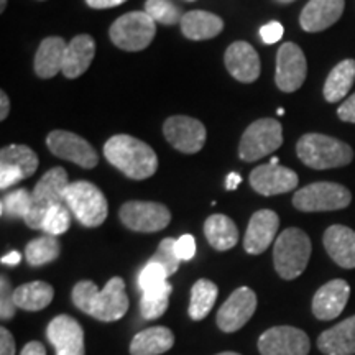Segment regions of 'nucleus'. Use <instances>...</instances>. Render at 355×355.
Segmentation results:
<instances>
[{
    "label": "nucleus",
    "instance_id": "f257e3e1",
    "mask_svg": "<svg viewBox=\"0 0 355 355\" xmlns=\"http://www.w3.org/2000/svg\"><path fill=\"white\" fill-rule=\"evenodd\" d=\"M74 306L102 322H112L125 316L128 311V296L125 283L121 277H114L107 282L104 290L99 291L96 283L84 279L73 288L71 293Z\"/></svg>",
    "mask_w": 355,
    "mask_h": 355
},
{
    "label": "nucleus",
    "instance_id": "f03ea898",
    "mask_svg": "<svg viewBox=\"0 0 355 355\" xmlns=\"http://www.w3.org/2000/svg\"><path fill=\"white\" fill-rule=\"evenodd\" d=\"M104 155L110 165L130 180L144 181L158 170V157L150 145L130 135H114L105 141Z\"/></svg>",
    "mask_w": 355,
    "mask_h": 355
},
{
    "label": "nucleus",
    "instance_id": "7ed1b4c3",
    "mask_svg": "<svg viewBox=\"0 0 355 355\" xmlns=\"http://www.w3.org/2000/svg\"><path fill=\"white\" fill-rule=\"evenodd\" d=\"M296 155L313 170L340 168L354 159V150L347 144L322 133H306L301 137L296 144Z\"/></svg>",
    "mask_w": 355,
    "mask_h": 355
},
{
    "label": "nucleus",
    "instance_id": "20e7f679",
    "mask_svg": "<svg viewBox=\"0 0 355 355\" xmlns=\"http://www.w3.org/2000/svg\"><path fill=\"white\" fill-rule=\"evenodd\" d=\"M311 241L304 230L290 227L278 235L273 247V263L283 279H295L308 266L311 259Z\"/></svg>",
    "mask_w": 355,
    "mask_h": 355
},
{
    "label": "nucleus",
    "instance_id": "39448f33",
    "mask_svg": "<svg viewBox=\"0 0 355 355\" xmlns=\"http://www.w3.org/2000/svg\"><path fill=\"white\" fill-rule=\"evenodd\" d=\"M71 183L68 181V173L64 168H51L42 176L32 193V204L24 217V222L30 229L42 230L46 212L53 206L64 204V193Z\"/></svg>",
    "mask_w": 355,
    "mask_h": 355
},
{
    "label": "nucleus",
    "instance_id": "423d86ee",
    "mask_svg": "<svg viewBox=\"0 0 355 355\" xmlns=\"http://www.w3.org/2000/svg\"><path fill=\"white\" fill-rule=\"evenodd\" d=\"M64 204L86 227H99L107 219V199L96 184L89 181L71 183L64 193Z\"/></svg>",
    "mask_w": 355,
    "mask_h": 355
},
{
    "label": "nucleus",
    "instance_id": "0eeeda50",
    "mask_svg": "<svg viewBox=\"0 0 355 355\" xmlns=\"http://www.w3.org/2000/svg\"><path fill=\"white\" fill-rule=\"evenodd\" d=\"M109 33L112 43L121 50L141 51L153 42L157 26L145 10L128 12L114 21Z\"/></svg>",
    "mask_w": 355,
    "mask_h": 355
},
{
    "label": "nucleus",
    "instance_id": "6e6552de",
    "mask_svg": "<svg viewBox=\"0 0 355 355\" xmlns=\"http://www.w3.org/2000/svg\"><path fill=\"white\" fill-rule=\"evenodd\" d=\"M350 201L352 194L345 186L327 181L304 186L293 196V206L301 212L339 211L347 207Z\"/></svg>",
    "mask_w": 355,
    "mask_h": 355
},
{
    "label": "nucleus",
    "instance_id": "1a4fd4ad",
    "mask_svg": "<svg viewBox=\"0 0 355 355\" xmlns=\"http://www.w3.org/2000/svg\"><path fill=\"white\" fill-rule=\"evenodd\" d=\"M283 144V127L275 119H260L243 132L239 157L243 162H257L266 155L277 152Z\"/></svg>",
    "mask_w": 355,
    "mask_h": 355
},
{
    "label": "nucleus",
    "instance_id": "9d476101",
    "mask_svg": "<svg viewBox=\"0 0 355 355\" xmlns=\"http://www.w3.org/2000/svg\"><path fill=\"white\" fill-rule=\"evenodd\" d=\"M121 220L133 232H159L171 222V212L159 202L128 201L121 207Z\"/></svg>",
    "mask_w": 355,
    "mask_h": 355
},
{
    "label": "nucleus",
    "instance_id": "9b49d317",
    "mask_svg": "<svg viewBox=\"0 0 355 355\" xmlns=\"http://www.w3.org/2000/svg\"><path fill=\"white\" fill-rule=\"evenodd\" d=\"M46 145L55 157L91 170L97 165L99 157L87 140L68 130H53L46 137Z\"/></svg>",
    "mask_w": 355,
    "mask_h": 355
},
{
    "label": "nucleus",
    "instance_id": "f8f14e48",
    "mask_svg": "<svg viewBox=\"0 0 355 355\" xmlns=\"http://www.w3.org/2000/svg\"><path fill=\"white\" fill-rule=\"evenodd\" d=\"M168 144L178 152L186 155H194L202 150L206 144V127L198 119L188 117V115H173L163 125Z\"/></svg>",
    "mask_w": 355,
    "mask_h": 355
},
{
    "label": "nucleus",
    "instance_id": "ddd939ff",
    "mask_svg": "<svg viewBox=\"0 0 355 355\" xmlns=\"http://www.w3.org/2000/svg\"><path fill=\"white\" fill-rule=\"evenodd\" d=\"M306 74H308V63L303 50L291 42L283 43L277 53V73H275V83L279 91H298L306 81Z\"/></svg>",
    "mask_w": 355,
    "mask_h": 355
},
{
    "label": "nucleus",
    "instance_id": "4468645a",
    "mask_svg": "<svg viewBox=\"0 0 355 355\" xmlns=\"http://www.w3.org/2000/svg\"><path fill=\"white\" fill-rule=\"evenodd\" d=\"M309 337L293 326H277L265 331L259 339L261 355H308Z\"/></svg>",
    "mask_w": 355,
    "mask_h": 355
},
{
    "label": "nucleus",
    "instance_id": "2eb2a0df",
    "mask_svg": "<svg viewBox=\"0 0 355 355\" xmlns=\"http://www.w3.org/2000/svg\"><path fill=\"white\" fill-rule=\"evenodd\" d=\"M257 309V295L250 288H237L217 311V327L224 332L242 329Z\"/></svg>",
    "mask_w": 355,
    "mask_h": 355
},
{
    "label": "nucleus",
    "instance_id": "dca6fc26",
    "mask_svg": "<svg viewBox=\"0 0 355 355\" xmlns=\"http://www.w3.org/2000/svg\"><path fill=\"white\" fill-rule=\"evenodd\" d=\"M300 178L290 168L282 165H261L250 173V186L261 196H277L296 189Z\"/></svg>",
    "mask_w": 355,
    "mask_h": 355
},
{
    "label": "nucleus",
    "instance_id": "f3484780",
    "mask_svg": "<svg viewBox=\"0 0 355 355\" xmlns=\"http://www.w3.org/2000/svg\"><path fill=\"white\" fill-rule=\"evenodd\" d=\"M48 340L56 355H84V331L76 319L66 314L56 316L46 327Z\"/></svg>",
    "mask_w": 355,
    "mask_h": 355
},
{
    "label": "nucleus",
    "instance_id": "a211bd4d",
    "mask_svg": "<svg viewBox=\"0 0 355 355\" xmlns=\"http://www.w3.org/2000/svg\"><path fill=\"white\" fill-rule=\"evenodd\" d=\"M279 227V217L277 212L270 209L257 211L252 216L248 227L243 237V248L247 254L250 255H260L263 254L270 243L275 241V235L278 232Z\"/></svg>",
    "mask_w": 355,
    "mask_h": 355
},
{
    "label": "nucleus",
    "instance_id": "6ab92c4d",
    "mask_svg": "<svg viewBox=\"0 0 355 355\" xmlns=\"http://www.w3.org/2000/svg\"><path fill=\"white\" fill-rule=\"evenodd\" d=\"M225 68L241 83H254L260 76V56L250 43L235 42L225 50Z\"/></svg>",
    "mask_w": 355,
    "mask_h": 355
},
{
    "label": "nucleus",
    "instance_id": "aec40b11",
    "mask_svg": "<svg viewBox=\"0 0 355 355\" xmlns=\"http://www.w3.org/2000/svg\"><path fill=\"white\" fill-rule=\"evenodd\" d=\"M350 296V286L344 279H332L322 285L313 298V314L321 321H332L343 313Z\"/></svg>",
    "mask_w": 355,
    "mask_h": 355
},
{
    "label": "nucleus",
    "instance_id": "412c9836",
    "mask_svg": "<svg viewBox=\"0 0 355 355\" xmlns=\"http://www.w3.org/2000/svg\"><path fill=\"white\" fill-rule=\"evenodd\" d=\"M345 0H309L300 15L304 32L318 33L329 28L343 17Z\"/></svg>",
    "mask_w": 355,
    "mask_h": 355
},
{
    "label": "nucleus",
    "instance_id": "4be33fe9",
    "mask_svg": "<svg viewBox=\"0 0 355 355\" xmlns=\"http://www.w3.org/2000/svg\"><path fill=\"white\" fill-rule=\"evenodd\" d=\"M324 248L343 268H355V232L345 225H331L324 232Z\"/></svg>",
    "mask_w": 355,
    "mask_h": 355
},
{
    "label": "nucleus",
    "instance_id": "5701e85b",
    "mask_svg": "<svg viewBox=\"0 0 355 355\" xmlns=\"http://www.w3.org/2000/svg\"><path fill=\"white\" fill-rule=\"evenodd\" d=\"M96 55V42L91 35H78L66 46L63 71L68 79H76L86 73Z\"/></svg>",
    "mask_w": 355,
    "mask_h": 355
},
{
    "label": "nucleus",
    "instance_id": "b1692460",
    "mask_svg": "<svg viewBox=\"0 0 355 355\" xmlns=\"http://www.w3.org/2000/svg\"><path fill=\"white\" fill-rule=\"evenodd\" d=\"M318 347L326 355L355 354V314L331 329L324 331L318 339Z\"/></svg>",
    "mask_w": 355,
    "mask_h": 355
},
{
    "label": "nucleus",
    "instance_id": "393cba45",
    "mask_svg": "<svg viewBox=\"0 0 355 355\" xmlns=\"http://www.w3.org/2000/svg\"><path fill=\"white\" fill-rule=\"evenodd\" d=\"M66 46L68 44L60 37H48L43 40L35 55V73L38 78L51 79L60 71H63Z\"/></svg>",
    "mask_w": 355,
    "mask_h": 355
},
{
    "label": "nucleus",
    "instance_id": "a878e982",
    "mask_svg": "<svg viewBox=\"0 0 355 355\" xmlns=\"http://www.w3.org/2000/svg\"><path fill=\"white\" fill-rule=\"evenodd\" d=\"M180 25L184 37L189 40H196V42L214 38L224 30V21H222L220 17L204 10H193L184 13Z\"/></svg>",
    "mask_w": 355,
    "mask_h": 355
},
{
    "label": "nucleus",
    "instance_id": "bb28decb",
    "mask_svg": "<svg viewBox=\"0 0 355 355\" xmlns=\"http://www.w3.org/2000/svg\"><path fill=\"white\" fill-rule=\"evenodd\" d=\"M175 344V334L165 326H155L140 331L130 343V355L165 354Z\"/></svg>",
    "mask_w": 355,
    "mask_h": 355
},
{
    "label": "nucleus",
    "instance_id": "cd10ccee",
    "mask_svg": "<svg viewBox=\"0 0 355 355\" xmlns=\"http://www.w3.org/2000/svg\"><path fill=\"white\" fill-rule=\"evenodd\" d=\"M204 235L212 248L219 252L230 250L239 242V229L230 217L224 214L209 216L204 222Z\"/></svg>",
    "mask_w": 355,
    "mask_h": 355
},
{
    "label": "nucleus",
    "instance_id": "c85d7f7f",
    "mask_svg": "<svg viewBox=\"0 0 355 355\" xmlns=\"http://www.w3.org/2000/svg\"><path fill=\"white\" fill-rule=\"evenodd\" d=\"M53 296H55V290L44 282L25 283L13 291L17 308L24 311H42L46 306H50Z\"/></svg>",
    "mask_w": 355,
    "mask_h": 355
},
{
    "label": "nucleus",
    "instance_id": "c756f323",
    "mask_svg": "<svg viewBox=\"0 0 355 355\" xmlns=\"http://www.w3.org/2000/svg\"><path fill=\"white\" fill-rule=\"evenodd\" d=\"M355 81V61L344 60L331 71L324 83V97L327 102L343 101Z\"/></svg>",
    "mask_w": 355,
    "mask_h": 355
},
{
    "label": "nucleus",
    "instance_id": "7c9ffc66",
    "mask_svg": "<svg viewBox=\"0 0 355 355\" xmlns=\"http://www.w3.org/2000/svg\"><path fill=\"white\" fill-rule=\"evenodd\" d=\"M217 295L216 283H212L211 279H198L191 288V301H189V316L193 321H202L204 318H207V314L211 313V309L214 308Z\"/></svg>",
    "mask_w": 355,
    "mask_h": 355
},
{
    "label": "nucleus",
    "instance_id": "2f4dec72",
    "mask_svg": "<svg viewBox=\"0 0 355 355\" xmlns=\"http://www.w3.org/2000/svg\"><path fill=\"white\" fill-rule=\"evenodd\" d=\"M0 166H12L24 173L26 178L33 176L38 168V157L26 145H8L0 152Z\"/></svg>",
    "mask_w": 355,
    "mask_h": 355
},
{
    "label": "nucleus",
    "instance_id": "473e14b6",
    "mask_svg": "<svg viewBox=\"0 0 355 355\" xmlns=\"http://www.w3.org/2000/svg\"><path fill=\"white\" fill-rule=\"evenodd\" d=\"M61 254V245L55 235H43L33 239L25 247V259L32 266H42L55 261Z\"/></svg>",
    "mask_w": 355,
    "mask_h": 355
},
{
    "label": "nucleus",
    "instance_id": "72a5a7b5",
    "mask_svg": "<svg viewBox=\"0 0 355 355\" xmlns=\"http://www.w3.org/2000/svg\"><path fill=\"white\" fill-rule=\"evenodd\" d=\"M171 291L173 286L168 282L153 288V290L144 291L140 300L141 316L148 319V321H152V319H158L162 314H165L168 304H170Z\"/></svg>",
    "mask_w": 355,
    "mask_h": 355
},
{
    "label": "nucleus",
    "instance_id": "f704fd0d",
    "mask_svg": "<svg viewBox=\"0 0 355 355\" xmlns=\"http://www.w3.org/2000/svg\"><path fill=\"white\" fill-rule=\"evenodd\" d=\"M30 204H32V193L26 189H17L3 196L0 211H2V216L10 217V219H24L30 209Z\"/></svg>",
    "mask_w": 355,
    "mask_h": 355
},
{
    "label": "nucleus",
    "instance_id": "c9c22d12",
    "mask_svg": "<svg viewBox=\"0 0 355 355\" xmlns=\"http://www.w3.org/2000/svg\"><path fill=\"white\" fill-rule=\"evenodd\" d=\"M145 12L148 13L155 21H159V24L163 25H175L183 19L181 10L171 2V0H146Z\"/></svg>",
    "mask_w": 355,
    "mask_h": 355
},
{
    "label": "nucleus",
    "instance_id": "e433bc0d",
    "mask_svg": "<svg viewBox=\"0 0 355 355\" xmlns=\"http://www.w3.org/2000/svg\"><path fill=\"white\" fill-rule=\"evenodd\" d=\"M71 225V211L68 209L66 204H58L53 206L50 211L46 212L43 220V229L48 235H61L69 229Z\"/></svg>",
    "mask_w": 355,
    "mask_h": 355
},
{
    "label": "nucleus",
    "instance_id": "4c0bfd02",
    "mask_svg": "<svg viewBox=\"0 0 355 355\" xmlns=\"http://www.w3.org/2000/svg\"><path fill=\"white\" fill-rule=\"evenodd\" d=\"M150 261H155V263H159L163 266V268L166 270V273L170 275H175L178 272V268H180V257L176 254V239H163L162 242H159V245L157 248V252H155L152 259Z\"/></svg>",
    "mask_w": 355,
    "mask_h": 355
},
{
    "label": "nucleus",
    "instance_id": "58836bf2",
    "mask_svg": "<svg viewBox=\"0 0 355 355\" xmlns=\"http://www.w3.org/2000/svg\"><path fill=\"white\" fill-rule=\"evenodd\" d=\"M168 277L170 275L166 273V270L163 268L159 263H155V261H148L139 275V286L141 291L153 290L163 283L168 282Z\"/></svg>",
    "mask_w": 355,
    "mask_h": 355
},
{
    "label": "nucleus",
    "instance_id": "ea45409f",
    "mask_svg": "<svg viewBox=\"0 0 355 355\" xmlns=\"http://www.w3.org/2000/svg\"><path fill=\"white\" fill-rule=\"evenodd\" d=\"M13 291L12 285H10V279L7 277L0 278V318L3 321H8L15 316V311H17V304L15 300H13Z\"/></svg>",
    "mask_w": 355,
    "mask_h": 355
},
{
    "label": "nucleus",
    "instance_id": "a19ab883",
    "mask_svg": "<svg viewBox=\"0 0 355 355\" xmlns=\"http://www.w3.org/2000/svg\"><path fill=\"white\" fill-rule=\"evenodd\" d=\"M176 254L180 257L181 261H188L196 255V241H194L193 235L186 234L181 235L176 241Z\"/></svg>",
    "mask_w": 355,
    "mask_h": 355
},
{
    "label": "nucleus",
    "instance_id": "79ce46f5",
    "mask_svg": "<svg viewBox=\"0 0 355 355\" xmlns=\"http://www.w3.org/2000/svg\"><path fill=\"white\" fill-rule=\"evenodd\" d=\"M283 32H285V28L279 21H270L260 28V38L266 44H273L282 40Z\"/></svg>",
    "mask_w": 355,
    "mask_h": 355
},
{
    "label": "nucleus",
    "instance_id": "37998d69",
    "mask_svg": "<svg viewBox=\"0 0 355 355\" xmlns=\"http://www.w3.org/2000/svg\"><path fill=\"white\" fill-rule=\"evenodd\" d=\"M21 180H25L24 173L15 170L12 166H0V188L6 191L10 186L20 183Z\"/></svg>",
    "mask_w": 355,
    "mask_h": 355
},
{
    "label": "nucleus",
    "instance_id": "c03bdc74",
    "mask_svg": "<svg viewBox=\"0 0 355 355\" xmlns=\"http://www.w3.org/2000/svg\"><path fill=\"white\" fill-rule=\"evenodd\" d=\"M17 345L12 332L7 327L0 329V355H15Z\"/></svg>",
    "mask_w": 355,
    "mask_h": 355
},
{
    "label": "nucleus",
    "instance_id": "a18cd8bd",
    "mask_svg": "<svg viewBox=\"0 0 355 355\" xmlns=\"http://www.w3.org/2000/svg\"><path fill=\"white\" fill-rule=\"evenodd\" d=\"M337 115H339L340 121L355 123V94H352L347 101H344L340 104V107L337 109Z\"/></svg>",
    "mask_w": 355,
    "mask_h": 355
},
{
    "label": "nucleus",
    "instance_id": "49530a36",
    "mask_svg": "<svg viewBox=\"0 0 355 355\" xmlns=\"http://www.w3.org/2000/svg\"><path fill=\"white\" fill-rule=\"evenodd\" d=\"M20 355H46V349H44V345L42 343L33 340V343H28L24 349H21Z\"/></svg>",
    "mask_w": 355,
    "mask_h": 355
},
{
    "label": "nucleus",
    "instance_id": "de8ad7c7",
    "mask_svg": "<svg viewBox=\"0 0 355 355\" xmlns=\"http://www.w3.org/2000/svg\"><path fill=\"white\" fill-rule=\"evenodd\" d=\"M123 2H127V0H86V3L91 8H112Z\"/></svg>",
    "mask_w": 355,
    "mask_h": 355
},
{
    "label": "nucleus",
    "instance_id": "09e8293b",
    "mask_svg": "<svg viewBox=\"0 0 355 355\" xmlns=\"http://www.w3.org/2000/svg\"><path fill=\"white\" fill-rule=\"evenodd\" d=\"M8 112H10V101L6 92H0V121H6Z\"/></svg>",
    "mask_w": 355,
    "mask_h": 355
},
{
    "label": "nucleus",
    "instance_id": "8fccbe9b",
    "mask_svg": "<svg viewBox=\"0 0 355 355\" xmlns=\"http://www.w3.org/2000/svg\"><path fill=\"white\" fill-rule=\"evenodd\" d=\"M242 183V178L239 173H230V175L227 176V180H225V189L229 191H234L237 189V186Z\"/></svg>",
    "mask_w": 355,
    "mask_h": 355
},
{
    "label": "nucleus",
    "instance_id": "3c124183",
    "mask_svg": "<svg viewBox=\"0 0 355 355\" xmlns=\"http://www.w3.org/2000/svg\"><path fill=\"white\" fill-rule=\"evenodd\" d=\"M20 260H21V255L19 254V252H10V254L2 257V263L3 265H12V266L19 265Z\"/></svg>",
    "mask_w": 355,
    "mask_h": 355
},
{
    "label": "nucleus",
    "instance_id": "603ef678",
    "mask_svg": "<svg viewBox=\"0 0 355 355\" xmlns=\"http://www.w3.org/2000/svg\"><path fill=\"white\" fill-rule=\"evenodd\" d=\"M6 6H7V0H0V12L6 10Z\"/></svg>",
    "mask_w": 355,
    "mask_h": 355
},
{
    "label": "nucleus",
    "instance_id": "864d4df0",
    "mask_svg": "<svg viewBox=\"0 0 355 355\" xmlns=\"http://www.w3.org/2000/svg\"><path fill=\"white\" fill-rule=\"evenodd\" d=\"M270 165H278V158L275 157V158L270 159Z\"/></svg>",
    "mask_w": 355,
    "mask_h": 355
},
{
    "label": "nucleus",
    "instance_id": "5fc2aeb1",
    "mask_svg": "<svg viewBox=\"0 0 355 355\" xmlns=\"http://www.w3.org/2000/svg\"><path fill=\"white\" fill-rule=\"evenodd\" d=\"M277 2H279V3H291V2H295V0H277Z\"/></svg>",
    "mask_w": 355,
    "mask_h": 355
},
{
    "label": "nucleus",
    "instance_id": "6e6d98bb",
    "mask_svg": "<svg viewBox=\"0 0 355 355\" xmlns=\"http://www.w3.org/2000/svg\"><path fill=\"white\" fill-rule=\"evenodd\" d=\"M217 355H241V354H237V352H222V354H217Z\"/></svg>",
    "mask_w": 355,
    "mask_h": 355
},
{
    "label": "nucleus",
    "instance_id": "4d7b16f0",
    "mask_svg": "<svg viewBox=\"0 0 355 355\" xmlns=\"http://www.w3.org/2000/svg\"><path fill=\"white\" fill-rule=\"evenodd\" d=\"M278 115H285V109H278Z\"/></svg>",
    "mask_w": 355,
    "mask_h": 355
}]
</instances>
